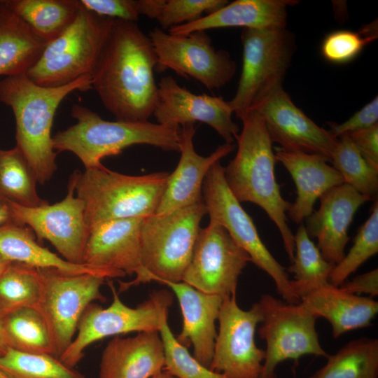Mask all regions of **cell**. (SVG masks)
Here are the masks:
<instances>
[{"mask_svg":"<svg viewBox=\"0 0 378 378\" xmlns=\"http://www.w3.org/2000/svg\"><path fill=\"white\" fill-rule=\"evenodd\" d=\"M156 65L149 36L134 22L114 20L91 76L92 88L117 120L148 121L158 100Z\"/></svg>","mask_w":378,"mask_h":378,"instance_id":"6da1fadb","label":"cell"},{"mask_svg":"<svg viewBox=\"0 0 378 378\" xmlns=\"http://www.w3.org/2000/svg\"><path fill=\"white\" fill-rule=\"evenodd\" d=\"M91 88L90 76L58 87L38 85L25 74L4 77L0 81V102L11 108L15 120L16 146L38 183L48 182L57 169L51 132L58 106L70 93Z\"/></svg>","mask_w":378,"mask_h":378,"instance_id":"7a4b0ae2","label":"cell"},{"mask_svg":"<svg viewBox=\"0 0 378 378\" xmlns=\"http://www.w3.org/2000/svg\"><path fill=\"white\" fill-rule=\"evenodd\" d=\"M240 120L243 126L236 138L237 153L224 167L225 181L239 202L253 203L266 212L279 230L292 262L295 255L294 234L286 214L290 203L282 197L276 180L273 143L258 111H250Z\"/></svg>","mask_w":378,"mask_h":378,"instance_id":"3957f363","label":"cell"},{"mask_svg":"<svg viewBox=\"0 0 378 378\" xmlns=\"http://www.w3.org/2000/svg\"><path fill=\"white\" fill-rule=\"evenodd\" d=\"M71 115L76 123L52 136L53 148L57 153L71 152L85 169L100 167L103 158L117 155L125 148L136 144L179 151L180 127L149 121H109L76 104L71 107Z\"/></svg>","mask_w":378,"mask_h":378,"instance_id":"277c9868","label":"cell"},{"mask_svg":"<svg viewBox=\"0 0 378 378\" xmlns=\"http://www.w3.org/2000/svg\"><path fill=\"white\" fill-rule=\"evenodd\" d=\"M169 173L130 176L111 171L103 164L75 171L69 177L76 195L85 205L90 230L109 220L146 217L155 213L163 195Z\"/></svg>","mask_w":378,"mask_h":378,"instance_id":"5b68a950","label":"cell"},{"mask_svg":"<svg viewBox=\"0 0 378 378\" xmlns=\"http://www.w3.org/2000/svg\"><path fill=\"white\" fill-rule=\"evenodd\" d=\"M206 214L201 202L144 217L141 225V269L133 281H120V292L152 281H182Z\"/></svg>","mask_w":378,"mask_h":378,"instance_id":"8992f818","label":"cell"},{"mask_svg":"<svg viewBox=\"0 0 378 378\" xmlns=\"http://www.w3.org/2000/svg\"><path fill=\"white\" fill-rule=\"evenodd\" d=\"M113 19L80 8L73 22L48 43L26 76L43 87L69 84L92 76L111 32Z\"/></svg>","mask_w":378,"mask_h":378,"instance_id":"52a82bcc","label":"cell"},{"mask_svg":"<svg viewBox=\"0 0 378 378\" xmlns=\"http://www.w3.org/2000/svg\"><path fill=\"white\" fill-rule=\"evenodd\" d=\"M242 69L237 90L229 104L241 119L278 90L296 50L295 34L286 27L244 28Z\"/></svg>","mask_w":378,"mask_h":378,"instance_id":"ba28073f","label":"cell"},{"mask_svg":"<svg viewBox=\"0 0 378 378\" xmlns=\"http://www.w3.org/2000/svg\"><path fill=\"white\" fill-rule=\"evenodd\" d=\"M107 282L113 301L106 308L94 302L87 307L79 321L76 337L59 358L69 367L74 368L83 358L85 349L97 341L133 332H159L167 320L174 301L172 291L154 290L147 300L130 307L121 301L113 282L108 279Z\"/></svg>","mask_w":378,"mask_h":378,"instance_id":"9c48e42d","label":"cell"},{"mask_svg":"<svg viewBox=\"0 0 378 378\" xmlns=\"http://www.w3.org/2000/svg\"><path fill=\"white\" fill-rule=\"evenodd\" d=\"M202 199L210 220L222 225L251 262L272 279L284 301L299 304L300 299L292 289L286 269L270 252L252 218L230 190L220 161L213 164L204 180Z\"/></svg>","mask_w":378,"mask_h":378,"instance_id":"30bf717a","label":"cell"},{"mask_svg":"<svg viewBox=\"0 0 378 378\" xmlns=\"http://www.w3.org/2000/svg\"><path fill=\"white\" fill-rule=\"evenodd\" d=\"M38 269L41 290L36 309L48 326L53 356L59 358L72 342L87 307L95 300L106 301L101 287L107 279L93 274Z\"/></svg>","mask_w":378,"mask_h":378,"instance_id":"8fae6325","label":"cell"},{"mask_svg":"<svg viewBox=\"0 0 378 378\" xmlns=\"http://www.w3.org/2000/svg\"><path fill=\"white\" fill-rule=\"evenodd\" d=\"M262 314L260 337L265 340V356L259 378H276L277 365L304 355L327 358L316 329V318L299 304H290L265 294L258 301Z\"/></svg>","mask_w":378,"mask_h":378,"instance_id":"7c38bea8","label":"cell"},{"mask_svg":"<svg viewBox=\"0 0 378 378\" xmlns=\"http://www.w3.org/2000/svg\"><path fill=\"white\" fill-rule=\"evenodd\" d=\"M148 36L158 72L172 69L183 78H195L210 90L225 86L235 74V61L227 51L216 50L205 31L176 35L155 27Z\"/></svg>","mask_w":378,"mask_h":378,"instance_id":"4fadbf2b","label":"cell"},{"mask_svg":"<svg viewBox=\"0 0 378 378\" xmlns=\"http://www.w3.org/2000/svg\"><path fill=\"white\" fill-rule=\"evenodd\" d=\"M248 254L220 224L209 221L200 228L182 281L203 293L223 299L236 294L239 277Z\"/></svg>","mask_w":378,"mask_h":378,"instance_id":"5bb4252c","label":"cell"},{"mask_svg":"<svg viewBox=\"0 0 378 378\" xmlns=\"http://www.w3.org/2000/svg\"><path fill=\"white\" fill-rule=\"evenodd\" d=\"M261 320L258 302L245 311L239 307L236 294L223 299L209 369L227 378H259L265 352L256 346L255 332Z\"/></svg>","mask_w":378,"mask_h":378,"instance_id":"9a60e30c","label":"cell"},{"mask_svg":"<svg viewBox=\"0 0 378 378\" xmlns=\"http://www.w3.org/2000/svg\"><path fill=\"white\" fill-rule=\"evenodd\" d=\"M9 203L17 223L29 227L39 243L46 239L66 260L83 264L90 230L85 219L84 202L75 195L70 178L67 194L59 202L36 207Z\"/></svg>","mask_w":378,"mask_h":378,"instance_id":"2e32d148","label":"cell"},{"mask_svg":"<svg viewBox=\"0 0 378 378\" xmlns=\"http://www.w3.org/2000/svg\"><path fill=\"white\" fill-rule=\"evenodd\" d=\"M158 88L153 115L158 124L180 127L201 122L214 129L225 144H232L237 137L239 127L232 119L233 111L223 97L195 94L170 76L162 77Z\"/></svg>","mask_w":378,"mask_h":378,"instance_id":"e0dca14e","label":"cell"},{"mask_svg":"<svg viewBox=\"0 0 378 378\" xmlns=\"http://www.w3.org/2000/svg\"><path fill=\"white\" fill-rule=\"evenodd\" d=\"M251 111L261 115L272 142L280 148L318 155L330 162L338 139L296 106L283 88Z\"/></svg>","mask_w":378,"mask_h":378,"instance_id":"ac0fdd59","label":"cell"},{"mask_svg":"<svg viewBox=\"0 0 378 378\" xmlns=\"http://www.w3.org/2000/svg\"><path fill=\"white\" fill-rule=\"evenodd\" d=\"M144 218L109 220L91 227L83 264L104 272L108 279L137 275L141 269Z\"/></svg>","mask_w":378,"mask_h":378,"instance_id":"d6986e66","label":"cell"},{"mask_svg":"<svg viewBox=\"0 0 378 378\" xmlns=\"http://www.w3.org/2000/svg\"><path fill=\"white\" fill-rule=\"evenodd\" d=\"M370 198L343 183L320 197V206L307 217L306 231L317 239L323 258L336 265L344 257L348 230L357 210Z\"/></svg>","mask_w":378,"mask_h":378,"instance_id":"ffe728a7","label":"cell"},{"mask_svg":"<svg viewBox=\"0 0 378 378\" xmlns=\"http://www.w3.org/2000/svg\"><path fill=\"white\" fill-rule=\"evenodd\" d=\"M195 131L193 124L181 128V158L175 170L168 176L155 214H168L203 202L202 185L208 172L215 162L230 153L235 147L232 144H225L209 156L200 155L193 146Z\"/></svg>","mask_w":378,"mask_h":378,"instance_id":"44dd1931","label":"cell"},{"mask_svg":"<svg viewBox=\"0 0 378 378\" xmlns=\"http://www.w3.org/2000/svg\"><path fill=\"white\" fill-rule=\"evenodd\" d=\"M178 300L183 328L176 337L186 347L192 346L193 357L209 368L217 337L216 321L218 320L223 298L208 294L181 282L166 281Z\"/></svg>","mask_w":378,"mask_h":378,"instance_id":"7402d4cb","label":"cell"},{"mask_svg":"<svg viewBox=\"0 0 378 378\" xmlns=\"http://www.w3.org/2000/svg\"><path fill=\"white\" fill-rule=\"evenodd\" d=\"M164 368V346L158 331L128 337L116 335L102 352L99 378H150Z\"/></svg>","mask_w":378,"mask_h":378,"instance_id":"603a6c76","label":"cell"},{"mask_svg":"<svg viewBox=\"0 0 378 378\" xmlns=\"http://www.w3.org/2000/svg\"><path fill=\"white\" fill-rule=\"evenodd\" d=\"M274 155L276 160L290 174L296 187L297 197L290 204L288 215L297 224L302 223L312 214L316 201L323 194L344 183L339 172L320 155L280 148Z\"/></svg>","mask_w":378,"mask_h":378,"instance_id":"cb8c5ba5","label":"cell"},{"mask_svg":"<svg viewBox=\"0 0 378 378\" xmlns=\"http://www.w3.org/2000/svg\"><path fill=\"white\" fill-rule=\"evenodd\" d=\"M298 2L294 0H236L195 21L172 27L168 32L186 35L216 28L286 27L287 8Z\"/></svg>","mask_w":378,"mask_h":378,"instance_id":"d4e9b609","label":"cell"},{"mask_svg":"<svg viewBox=\"0 0 378 378\" xmlns=\"http://www.w3.org/2000/svg\"><path fill=\"white\" fill-rule=\"evenodd\" d=\"M299 304L316 318L328 320L335 338L370 326L378 312L373 298L346 293L330 284L306 295Z\"/></svg>","mask_w":378,"mask_h":378,"instance_id":"484cf974","label":"cell"},{"mask_svg":"<svg viewBox=\"0 0 378 378\" xmlns=\"http://www.w3.org/2000/svg\"><path fill=\"white\" fill-rule=\"evenodd\" d=\"M46 44L0 1V76L26 75Z\"/></svg>","mask_w":378,"mask_h":378,"instance_id":"4316f807","label":"cell"},{"mask_svg":"<svg viewBox=\"0 0 378 378\" xmlns=\"http://www.w3.org/2000/svg\"><path fill=\"white\" fill-rule=\"evenodd\" d=\"M0 255L10 262L36 268H55L71 274H93L108 279L107 274L85 264H74L43 247L26 225H10L0 228Z\"/></svg>","mask_w":378,"mask_h":378,"instance_id":"83f0119b","label":"cell"},{"mask_svg":"<svg viewBox=\"0 0 378 378\" xmlns=\"http://www.w3.org/2000/svg\"><path fill=\"white\" fill-rule=\"evenodd\" d=\"M6 5L46 43L60 35L74 20L79 0H4Z\"/></svg>","mask_w":378,"mask_h":378,"instance_id":"f1b7e54d","label":"cell"},{"mask_svg":"<svg viewBox=\"0 0 378 378\" xmlns=\"http://www.w3.org/2000/svg\"><path fill=\"white\" fill-rule=\"evenodd\" d=\"M294 259L286 271L293 275L290 285L301 300L311 292L330 284L328 279L335 265L323 258L302 223L294 234Z\"/></svg>","mask_w":378,"mask_h":378,"instance_id":"f546056e","label":"cell"},{"mask_svg":"<svg viewBox=\"0 0 378 378\" xmlns=\"http://www.w3.org/2000/svg\"><path fill=\"white\" fill-rule=\"evenodd\" d=\"M309 378H377L378 340L362 337L351 340Z\"/></svg>","mask_w":378,"mask_h":378,"instance_id":"4dcf8cb0","label":"cell"},{"mask_svg":"<svg viewBox=\"0 0 378 378\" xmlns=\"http://www.w3.org/2000/svg\"><path fill=\"white\" fill-rule=\"evenodd\" d=\"M37 181L19 148L0 149V197L24 207L48 204L36 190Z\"/></svg>","mask_w":378,"mask_h":378,"instance_id":"1f68e13d","label":"cell"},{"mask_svg":"<svg viewBox=\"0 0 378 378\" xmlns=\"http://www.w3.org/2000/svg\"><path fill=\"white\" fill-rule=\"evenodd\" d=\"M41 290L38 268L10 262L0 276V317L24 308L36 309Z\"/></svg>","mask_w":378,"mask_h":378,"instance_id":"d6a6232c","label":"cell"},{"mask_svg":"<svg viewBox=\"0 0 378 378\" xmlns=\"http://www.w3.org/2000/svg\"><path fill=\"white\" fill-rule=\"evenodd\" d=\"M2 319L10 348L26 353L53 355L48 326L36 309H22Z\"/></svg>","mask_w":378,"mask_h":378,"instance_id":"836d02e7","label":"cell"},{"mask_svg":"<svg viewBox=\"0 0 378 378\" xmlns=\"http://www.w3.org/2000/svg\"><path fill=\"white\" fill-rule=\"evenodd\" d=\"M3 378H86L48 354H31L9 348L0 356Z\"/></svg>","mask_w":378,"mask_h":378,"instance_id":"e575fe53","label":"cell"},{"mask_svg":"<svg viewBox=\"0 0 378 378\" xmlns=\"http://www.w3.org/2000/svg\"><path fill=\"white\" fill-rule=\"evenodd\" d=\"M330 162L346 183L359 193L377 200L378 169L361 155L347 134L337 138Z\"/></svg>","mask_w":378,"mask_h":378,"instance_id":"d590c367","label":"cell"},{"mask_svg":"<svg viewBox=\"0 0 378 378\" xmlns=\"http://www.w3.org/2000/svg\"><path fill=\"white\" fill-rule=\"evenodd\" d=\"M378 252V202L375 201L365 223L360 227L348 253L335 265L329 283L340 286L361 265Z\"/></svg>","mask_w":378,"mask_h":378,"instance_id":"8d00e7d4","label":"cell"},{"mask_svg":"<svg viewBox=\"0 0 378 378\" xmlns=\"http://www.w3.org/2000/svg\"><path fill=\"white\" fill-rule=\"evenodd\" d=\"M164 351V368L178 378H227L204 366L181 344L165 320L159 331Z\"/></svg>","mask_w":378,"mask_h":378,"instance_id":"74e56055","label":"cell"},{"mask_svg":"<svg viewBox=\"0 0 378 378\" xmlns=\"http://www.w3.org/2000/svg\"><path fill=\"white\" fill-rule=\"evenodd\" d=\"M375 27L368 25L358 31L340 29L330 32L322 41L321 55L333 64L351 62L368 44L375 40L377 36Z\"/></svg>","mask_w":378,"mask_h":378,"instance_id":"f35d334b","label":"cell"},{"mask_svg":"<svg viewBox=\"0 0 378 378\" xmlns=\"http://www.w3.org/2000/svg\"><path fill=\"white\" fill-rule=\"evenodd\" d=\"M229 1L226 0H164L156 20L162 30L190 23L212 13Z\"/></svg>","mask_w":378,"mask_h":378,"instance_id":"ab89813d","label":"cell"},{"mask_svg":"<svg viewBox=\"0 0 378 378\" xmlns=\"http://www.w3.org/2000/svg\"><path fill=\"white\" fill-rule=\"evenodd\" d=\"M83 8L99 16L134 22L139 18L134 0H79Z\"/></svg>","mask_w":378,"mask_h":378,"instance_id":"60d3db41","label":"cell"},{"mask_svg":"<svg viewBox=\"0 0 378 378\" xmlns=\"http://www.w3.org/2000/svg\"><path fill=\"white\" fill-rule=\"evenodd\" d=\"M378 122V97H375L360 110L341 124L328 122L332 135L339 136L357 130L370 127Z\"/></svg>","mask_w":378,"mask_h":378,"instance_id":"b9f144b4","label":"cell"},{"mask_svg":"<svg viewBox=\"0 0 378 378\" xmlns=\"http://www.w3.org/2000/svg\"><path fill=\"white\" fill-rule=\"evenodd\" d=\"M346 134L364 158L378 169V123Z\"/></svg>","mask_w":378,"mask_h":378,"instance_id":"7bdbcfd3","label":"cell"},{"mask_svg":"<svg viewBox=\"0 0 378 378\" xmlns=\"http://www.w3.org/2000/svg\"><path fill=\"white\" fill-rule=\"evenodd\" d=\"M342 290L350 294L365 293L373 298L378 295V269L361 274L351 280H346L340 286Z\"/></svg>","mask_w":378,"mask_h":378,"instance_id":"ee69618b","label":"cell"},{"mask_svg":"<svg viewBox=\"0 0 378 378\" xmlns=\"http://www.w3.org/2000/svg\"><path fill=\"white\" fill-rule=\"evenodd\" d=\"M164 0H139L136 7L139 15H145L151 19L157 18Z\"/></svg>","mask_w":378,"mask_h":378,"instance_id":"f6af8a7d","label":"cell"},{"mask_svg":"<svg viewBox=\"0 0 378 378\" xmlns=\"http://www.w3.org/2000/svg\"><path fill=\"white\" fill-rule=\"evenodd\" d=\"M10 225H19L8 200L0 197V228Z\"/></svg>","mask_w":378,"mask_h":378,"instance_id":"bcb514c9","label":"cell"},{"mask_svg":"<svg viewBox=\"0 0 378 378\" xmlns=\"http://www.w3.org/2000/svg\"><path fill=\"white\" fill-rule=\"evenodd\" d=\"M9 348V344L4 328L3 319L0 317V356Z\"/></svg>","mask_w":378,"mask_h":378,"instance_id":"7dc6e473","label":"cell"},{"mask_svg":"<svg viewBox=\"0 0 378 378\" xmlns=\"http://www.w3.org/2000/svg\"><path fill=\"white\" fill-rule=\"evenodd\" d=\"M150 378H178L177 377L172 374L171 372H169L168 370L163 369L154 374Z\"/></svg>","mask_w":378,"mask_h":378,"instance_id":"c3c4849f","label":"cell"},{"mask_svg":"<svg viewBox=\"0 0 378 378\" xmlns=\"http://www.w3.org/2000/svg\"><path fill=\"white\" fill-rule=\"evenodd\" d=\"M10 261L6 260L5 258L0 255V276L10 264Z\"/></svg>","mask_w":378,"mask_h":378,"instance_id":"681fc988","label":"cell"},{"mask_svg":"<svg viewBox=\"0 0 378 378\" xmlns=\"http://www.w3.org/2000/svg\"><path fill=\"white\" fill-rule=\"evenodd\" d=\"M0 378H3V376H2L1 373V372H0Z\"/></svg>","mask_w":378,"mask_h":378,"instance_id":"f907efd6","label":"cell"}]
</instances>
